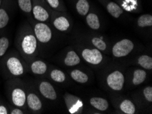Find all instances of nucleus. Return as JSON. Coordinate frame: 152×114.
<instances>
[{
    "mask_svg": "<svg viewBox=\"0 0 152 114\" xmlns=\"http://www.w3.org/2000/svg\"><path fill=\"white\" fill-rule=\"evenodd\" d=\"M23 51L27 55H33L37 49V39L33 34H27L24 36L21 42Z\"/></svg>",
    "mask_w": 152,
    "mask_h": 114,
    "instance_id": "nucleus-6",
    "label": "nucleus"
},
{
    "mask_svg": "<svg viewBox=\"0 0 152 114\" xmlns=\"http://www.w3.org/2000/svg\"><path fill=\"white\" fill-rule=\"evenodd\" d=\"M27 96L23 90L20 88H15L12 92V103L17 107H23L26 102Z\"/></svg>",
    "mask_w": 152,
    "mask_h": 114,
    "instance_id": "nucleus-11",
    "label": "nucleus"
},
{
    "mask_svg": "<svg viewBox=\"0 0 152 114\" xmlns=\"http://www.w3.org/2000/svg\"><path fill=\"white\" fill-rule=\"evenodd\" d=\"M34 33L36 39L40 43H47L51 40V29L47 24L42 22L36 23L34 27Z\"/></svg>",
    "mask_w": 152,
    "mask_h": 114,
    "instance_id": "nucleus-4",
    "label": "nucleus"
},
{
    "mask_svg": "<svg viewBox=\"0 0 152 114\" xmlns=\"http://www.w3.org/2000/svg\"><path fill=\"white\" fill-rule=\"evenodd\" d=\"M90 5L88 0H78L76 4V9L77 13L81 16H86L88 14Z\"/></svg>",
    "mask_w": 152,
    "mask_h": 114,
    "instance_id": "nucleus-19",
    "label": "nucleus"
},
{
    "mask_svg": "<svg viewBox=\"0 0 152 114\" xmlns=\"http://www.w3.org/2000/svg\"><path fill=\"white\" fill-rule=\"evenodd\" d=\"M122 112L126 114H134L136 112V107L134 103L130 100H124L119 105Z\"/></svg>",
    "mask_w": 152,
    "mask_h": 114,
    "instance_id": "nucleus-20",
    "label": "nucleus"
},
{
    "mask_svg": "<svg viewBox=\"0 0 152 114\" xmlns=\"http://www.w3.org/2000/svg\"><path fill=\"white\" fill-rule=\"evenodd\" d=\"M105 4L107 10L113 17L117 18L123 14V9H122L117 4L111 1H108L107 2H106Z\"/></svg>",
    "mask_w": 152,
    "mask_h": 114,
    "instance_id": "nucleus-13",
    "label": "nucleus"
},
{
    "mask_svg": "<svg viewBox=\"0 0 152 114\" xmlns=\"http://www.w3.org/2000/svg\"><path fill=\"white\" fill-rule=\"evenodd\" d=\"M18 5L23 13L28 15L31 13L33 8L31 0H18Z\"/></svg>",
    "mask_w": 152,
    "mask_h": 114,
    "instance_id": "nucleus-25",
    "label": "nucleus"
},
{
    "mask_svg": "<svg viewBox=\"0 0 152 114\" xmlns=\"http://www.w3.org/2000/svg\"><path fill=\"white\" fill-rule=\"evenodd\" d=\"M9 47V40L6 37H2L0 38V57L6 53Z\"/></svg>",
    "mask_w": 152,
    "mask_h": 114,
    "instance_id": "nucleus-29",
    "label": "nucleus"
},
{
    "mask_svg": "<svg viewBox=\"0 0 152 114\" xmlns=\"http://www.w3.org/2000/svg\"><path fill=\"white\" fill-rule=\"evenodd\" d=\"M143 94L145 99L148 102H152V87L148 86L143 90Z\"/></svg>",
    "mask_w": 152,
    "mask_h": 114,
    "instance_id": "nucleus-30",
    "label": "nucleus"
},
{
    "mask_svg": "<svg viewBox=\"0 0 152 114\" xmlns=\"http://www.w3.org/2000/svg\"><path fill=\"white\" fill-rule=\"evenodd\" d=\"M64 101L69 112L72 114L81 113L83 110V103L80 98L66 93L64 94Z\"/></svg>",
    "mask_w": 152,
    "mask_h": 114,
    "instance_id": "nucleus-2",
    "label": "nucleus"
},
{
    "mask_svg": "<svg viewBox=\"0 0 152 114\" xmlns=\"http://www.w3.org/2000/svg\"><path fill=\"white\" fill-rule=\"evenodd\" d=\"M10 20L8 12L3 8H0V29L6 27Z\"/></svg>",
    "mask_w": 152,
    "mask_h": 114,
    "instance_id": "nucleus-27",
    "label": "nucleus"
},
{
    "mask_svg": "<svg viewBox=\"0 0 152 114\" xmlns=\"http://www.w3.org/2000/svg\"><path fill=\"white\" fill-rule=\"evenodd\" d=\"M10 113L11 114H23L24 113H23V111L22 110H20V109H13L12 111H11Z\"/></svg>",
    "mask_w": 152,
    "mask_h": 114,
    "instance_id": "nucleus-31",
    "label": "nucleus"
},
{
    "mask_svg": "<svg viewBox=\"0 0 152 114\" xmlns=\"http://www.w3.org/2000/svg\"><path fill=\"white\" fill-rule=\"evenodd\" d=\"M54 27L61 32L68 31L70 27V23L68 18L64 15H57L53 21Z\"/></svg>",
    "mask_w": 152,
    "mask_h": 114,
    "instance_id": "nucleus-10",
    "label": "nucleus"
},
{
    "mask_svg": "<svg viewBox=\"0 0 152 114\" xmlns=\"http://www.w3.org/2000/svg\"><path fill=\"white\" fill-rule=\"evenodd\" d=\"M50 78L57 83H63L66 81V74L60 70L54 69L50 73Z\"/></svg>",
    "mask_w": 152,
    "mask_h": 114,
    "instance_id": "nucleus-24",
    "label": "nucleus"
},
{
    "mask_svg": "<svg viewBox=\"0 0 152 114\" xmlns=\"http://www.w3.org/2000/svg\"><path fill=\"white\" fill-rule=\"evenodd\" d=\"M1 1L0 0V7H1Z\"/></svg>",
    "mask_w": 152,
    "mask_h": 114,
    "instance_id": "nucleus-33",
    "label": "nucleus"
},
{
    "mask_svg": "<svg viewBox=\"0 0 152 114\" xmlns=\"http://www.w3.org/2000/svg\"><path fill=\"white\" fill-rule=\"evenodd\" d=\"M31 70L32 73L36 74H43L47 72V66L42 61L37 60L34 62L31 65Z\"/></svg>",
    "mask_w": 152,
    "mask_h": 114,
    "instance_id": "nucleus-18",
    "label": "nucleus"
},
{
    "mask_svg": "<svg viewBox=\"0 0 152 114\" xmlns=\"http://www.w3.org/2000/svg\"><path fill=\"white\" fill-rule=\"evenodd\" d=\"M81 55L84 60L89 64L94 65L100 64L103 60V55L102 53L97 49H85L82 51Z\"/></svg>",
    "mask_w": 152,
    "mask_h": 114,
    "instance_id": "nucleus-5",
    "label": "nucleus"
},
{
    "mask_svg": "<svg viewBox=\"0 0 152 114\" xmlns=\"http://www.w3.org/2000/svg\"><path fill=\"white\" fill-rule=\"evenodd\" d=\"M86 22L88 26L94 30H97L100 27V19L95 13H89L86 17Z\"/></svg>",
    "mask_w": 152,
    "mask_h": 114,
    "instance_id": "nucleus-16",
    "label": "nucleus"
},
{
    "mask_svg": "<svg viewBox=\"0 0 152 114\" xmlns=\"http://www.w3.org/2000/svg\"><path fill=\"white\" fill-rule=\"evenodd\" d=\"M27 103L29 109L34 111H40L42 107V104L38 96L34 93H29L27 96Z\"/></svg>",
    "mask_w": 152,
    "mask_h": 114,
    "instance_id": "nucleus-12",
    "label": "nucleus"
},
{
    "mask_svg": "<svg viewBox=\"0 0 152 114\" xmlns=\"http://www.w3.org/2000/svg\"><path fill=\"white\" fill-rule=\"evenodd\" d=\"M6 66L10 74L15 76H20L24 73V68L17 57H11L7 60Z\"/></svg>",
    "mask_w": 152,
    "mask_h": 114,
    "instance_id": "nucleus-7",
    "label": "nucleus"
},
{
    "mask_svg": "<svg viewBox=\"0 0 152 114\" xmlns=\"http://www.w3.org/2000/svg\"><path fill=\"white\" fill-rule=\"evenodd\" d=\"M80 59L77 53L74 51H70L68 53L67 55L64 59V63L68 66H74L79 64Z\"/></svg>",
    "mask_w": 152,
    "mask_h": 114,
    "instance_id": "nucleus-15",
    "label": "nucleus"
},
{
    "mask_svg": "<svg viewBox=\"0 0 152 114\" xmlns=\"http://www.w3.org/2000/svg\"><path fill=\"white\" fill-rule=\"evenodd\" d=\"M138 64L142 68L147 70L152 69V58L147 55H142L138 59Z\"/></svg>",
    "mask_w": 152,
    "mask_h": 114,
    "instance_id": "nucleus-23",
    "label": "nucleus"
},
{
    "mask_svg": "<svg viewBox=\"0 0 152 114\" xmlns=\"http://www.w3.org/2000/svg\"><path fill=\"white\" fill-rule=\"evenodd\" d=\"M134 49V43L129 39H123L117 42L112 49V53L115 57L127 56Z\"/></svg>",
    "mask_w": 152,
    "mask_h": 114,
    "instance_id": "nucleus-1",
    "label": "nucleus"
},
{
    "mask_svg": "<svg viewBox=\"0 0 152 114\" xmlns=\"http://www.w3.org/2000/svg\"><path fill=\"white\" fill-rule=\"evenodd\" d=\"M91 105L101 111H105L109 109V104L107 100L100 97H93L90 99Z\"/></svg>",
    "mask_w": 152,
    "mask_h": 114,
    "instance_id": "nucleus-14",
    "label": "nucleus"
},
{
    "mask_svg": "<svg viewBox=\"0 0 152 114\" xmlns=\"http://www.w3.org/2000/svg\"><path fill=\"white\" fill-rule=\"evenodd\" d=\"M32 14L36 20L39 22H46L50 18V14L45 7L39 4H36L32 8Z\"/></svg>",
    "mask_w": 152,
    "mask_h": 114,
    "instance_id": "nucleus-8",
    "label": "nucleus"
},
{
    "mask_svg": "<svg viewBox=\"0 0 152 114\" xmlns=\"http://www.w3.org/2000/svg\"><path fill=\"white\" fill-rule=\"evenodd\" d=\"M39 90L41 94L46 99L55 101L57 99V93L55 88L49 82L42 81L39 85Z\"/></svg>",
    "mask_w": 152,
    "mask_h": 114,
    "instance_id": "nucleus-9",
    "label": "nucleus"
},
{
    "mask_svg": "<svg viewBox=\"0 0 152 114\" xmlns=\"http://www.w3.org/2000/svg\"><path fill=\"white\" fill-rule=\"evenodd\" d=\"M50 8L57 11H64L66 10L62 0H46Z\"/></svg>",
    "mask_w": 152,
    "mask_h": 114,
    "instance_id": "nucleus-26",
    "label": "nucleus"
},
{
    "mask_svg": "<svg viewBox=\"0 0 152 114\" xmlns=\"http://www.w3.org/2000/svg\"><path fill=\"white\" fill-rule=\"evenodd\" d=\"M147 77L146 72L142 69L135 70L133 74L132 83L134 85H139L141 84L145 80Z\"/></svg>",
    "mask_w": 152,
    "mask_h": 114,
    "instance_id": "nucleus-21",
    "label": "nucleus"
},
{
    "mask_svg": "<svg viewBox=\"0 0 152 114\" xmlns=\"http://www.w3.org/2000/svg\"><path fill=\"white\" fill-rule=\"evenodd\" d=\"M125 78L124 74L119 71L110 73L107 78V83L109 87L115 91H120L123 89Z\"/></svg>",
    "mask_w": 152,
    "mask_h": 114,
    "instance_id": "nucleus-3",
    "label": "nucleus"
},
{
    "mask_svg": "<svg viewBox=\"0 0 152 114\" xmlns=\"http://www.w3.org/2000/svg\"><path fill=\"white\" fill-rule=\"evenodd\" d=\"M8 113V110L3 105H0V114H7Z\"/></svg>",
    "mask_w": 152,
    "mask_h": 114,
    "instance_id": "nucleus-32",
    "label": "nucleus"
},
{
    "mask_svg": "<svg viewBox=\"0 0 152 114\" xmlns=\"http://www.w3.org/2000/svg\"><path fill=\"white\" fill-rule=\"evenodd\" d=\"M70 75L74 81L79 83H85L89 80L87 74L80 71V70H73L72 72H70Z\"/></svg>",
    "mask_w": 152,
    "mask_h": 114,
    "instance_id": "nucleus-17",
    "label": "nucleus"
},
{
    "mask_svg": "<svg viewBox=\"0 0 152 114\" xmlns=\"http://www.w3.org/2000/svg\"><path fill=\"white\" fill-rule=\"evenodd\" d=\"M137 25L140 27H147L152 26V15L145 14L138 18Z\"/></svg>",
    "mask_w": 152,
    "mask_h": 114,
    "instance_id": "nucleus-22",
    "label": "nucleus"
},
{
    "mask_svg": "<svg viewBox=\"0 0 152 114\" xmlns=\"http://www.w3.org/2000/svg\"><path fill=\"white\" fill-rule=\"evenodd\" d=\"M91 43L93 44L94 46L97 49L100 51H105L107 49V44L102 39L100 38H97V37H95V38H92L91 40Z\"/></svg>",
    "mask_w": 152,
    "mask_h": 114,
    "instance_id": "nucleus-28",
    "label": "nucleus"
}]
</instances>
